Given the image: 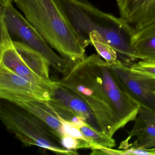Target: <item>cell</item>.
Returning <instances> with one entry per match:
<instances>
[{
	"label": "cell",
	"mask_w": 155,
	"mask_h": 155,
	"mask_svg": "<svg viewBox=\"0 0 155 155\" xmlns=\"http://www.w3.org/2000/svg\"><path fill=\"white\" fill-rule=\"evenodd\" d=\"M133 73L155 80V60H140L130 66Z\"/></svg>",
	"instance_id": "obj_17"
},
{
	"label": "cell",
	"mask_w": 155,
	"mask_h": 155,
	"mask_svg": "<svg viewBox=\"0 0 155 155\" xmlns=\"http://www.w3.org/2000/svg\"><path fill=\"white\" fill-rule=\"evenodd\" d=\"M97 55L92 54L73 64L59 81L87 104L103 131L113 137L122 127L101 82L97 67Z\"/></svg>",
	"instance_id": "obj_3"
},
{
	"label": "cell",
	"mask_w": 155,
	"mask_h": 155,
	"mask_svg": "<svg viewBox=\"0 0 155 155\" xmlns=\"http://www.w3.org/2000/svg\"><path fill=\"white\" fill-rule=\"evenodd\" d=\"M0 67H4L37 85L50 89V86L30 68L19 54L2 17H0Z\"/></svg>",
	"instance_id": "obj_8"
},
{
	"label": "cell",
	"mask_w": 155,
	"mask_h": 155,
	"mask_svg": "<svg viewBox=\"0 0 155 155\" xmlns=\"http://www.w3.org/2000/svg\"><path fill=\"white\" fill-rule=\"evenodd\" d=\"M0 93L21 95L46 102L51 98L50 89L37 85L2 67H0Z\"/></svg>",
	"instance_id": "obj_12"
},
{
	"label": "cell",
	"mask_w": 155,
	"mask_h": 155,
	"mask_svg": "<svg viewBox=\"0 0 155 155\" xmlns=\"http://www.w3.org/2000/svg\"><path fill=\"white\" fill-rule=\"evenodd\" d=\"M14 46L27 65L38 76L51 86L52 81L49 76V63L38 51L27 45L17 41H13Z\"/></svg>",
	"instance_id": "obj_13"
},
{
	"label": "cell",
	"mask_w": 155,
	"mask_h": 155,
	"mask_svg": "<svg viewBox=\"0 0 155 155\" xmlns=\"http://www.w3.org/2000/svg\"><path fill=\"white\" fill-rule=\"evenodd\" d=\"M0 119L7 129L27 147L37 146L63 155H77L63 147L60 140L40 119L16 104L2 99Z\"/></svg>",
	"instance_id": "obj_4"
},
{
	"label": "cell",
	"mask_w": 155,
	"mask_h": 155,
	"mask_svg": "<svg viewBox=\"0 0 155 155\" xmlns=\"http://www.w3.org/2000/svg\"></svg>",
	"instance_id": "obj_23"
},
{
	"label": "cell",
	"mask_w": 155,
	"mask_h": 155,
	"mask_svg": "<svg viewBox=\"0 0 155 155\" xmlns=\"http://www.w3.org/2000/svg\"><path fill=\"white\" fill-rule=\"evenodd\" d=\"M50 90V100L48 102L50 107L70 111L83 119L96 130L103 131L91 109L77 94L62 86L59 81H52Z\"/></svg>",
	"instance_id": "obj_7"
},
{
	"label": "cell",
	"mask_w": 155,
	"mask_h": 155,
	"mask_svg": "<svg viewBox=\"0 0 155 155\" xmlns=\"http://www.w3.org/2000/svg\"><path fill=\"white\" fill-rule=\"evenodd\" d=\"M110 66L122 89L140 105L155 111V80L133 73L119 60Z\"/></svg>",
	"instance_id": "obj_6"
},
{
	"label": "cell",
	"mask_w": 155,
	"mask_h": 155,
	"mask_svg": "<svg viewBox=\"0 0 155 155\" xmlns=\"http://www.w3.org/2000/svg\"><path fill=\"white\" fill-rule=\"evenodd\" d=\"M89 38L98 54L108 64L113 65L119 60L116 51L100 33L93 31L90 33Z\"/></svg>",
	"instance_id": "obj_15"
},
{
	"label": "cell",
	"mask_w": 155,
	"mask_h": 155,
	"mask_svg": "<svg viewBox=\"0 0 155 155\" xmlns=\"http://www.w3.org/2000/svg\"><path fill=\"white\" fill-rule=\"evenodd\" d=\"M0 98L16 104L40 119L50 128L60 140L65 135L58 115L50 107L48 102L9 93H0Z\"/></svg>",
	"instance_id": "obj_10"
},
{
	"label": "cell",
	"mask_w": 155,
	"mask_h": 155,
	"mask_svg": "<svg viewBox=\"0 0 155 155\" xmlns=\"http://www.w3.org/2000/svg\"><path fill=\"white\" fill-rule=\"evenodd\" d=\"M60 140L63 147L69 150H75L82 148L91 149L92 147L91 144L87 140L76 138L68 135H64Z\"/></svg>",
	"instance_id": "obj_18"
},
{
	"label": "cell",
	"mask_w": 155,
	"mask_h": 155,
	"mask_svg": "<svg viewBox=\"0 0 155 155\" xmlns=\"http://www.w3.org/2000/svg\"><path fill=\"white\" fill-rule=\"evenodd\" d=\"M80 129L92 146L91 150L99 148H112L116 146L113 137L103 131L96 130L87 123L81 127Z\"/></svg>",
	"instance_id": "obj_16"
},
{
	"label": "cell",
	"mask_w": 155,
	"mask_h": 155,
	"mask_svg": "<svg viewBox=\"0 0 155 155\" xmlns=\"http://www.w3.org/2000/svg\"><path fill=\"white\" fill-rule=\"evenodd\" d=\"M134 127L127 139L120 143L119 149L155 147V111L140 105Z\"/></svg>",
	"instance_id": "obj_9"
},
{
	"label": "cell",
	"mask_w": 155,
	"mask_h": 155,
	"mask_svg": "<svg viewBox=\"0 0 155 155\" xmlns=\"http://www.w3.org/2000/svg\"><path fill=\"white\" fill-rule=\"evenodd\" d=\"M120 17L135 31L155 23V0H115Z\"/></svg>",
	"instance_id": "obj_11"
},
{
	"label": "cell",
	"mask_w": 155,
	"mask_h": 155,
	"mask_svg": "<svg viewBox=\"0 0 155 155\" xmlns=\"http://www.w3.org/2000/svg\"><path fill=\"white\" fill-rule=\"evenodd\" d=\"M87 48L91 44L89 34L96 31L112 46L118 60L130 65L138 60L131 45L136 31L122 18L104 12L88 0H55Z\"/></svg>",
	"instance_id": "obj_1"
},
{
	"label": "cell",
	"mask_w": 155,
	"mask_h": 155,
	"mask_svg": "<svg viewBox=\"0 0 155 155\" xmlns=\"http://www.w3.org/2000/svg\"><path fill=\"white\" fill-rule=\"evenodd\" d=\"M58 116L60 121L62 124V129L65 135H68L71 137L79 139L84 140L89 142L87 139L84 136L79 128L76 127L71 122L63 119L58 115Z\"/></svg>",
	"instance_id": "obj_19"
},
{
	"label": "cell",
	"mask_w": 155,
	"mask_h": 155,
	"mask_svg": "<svg viewBox=\"0 0 155 155\" xmlns=\"http://www.w3.org/2000/svg\"><path fill=\"white\" fill-rule=\"evenodd\" d=\"M14 1L46 42L71 64L86 58V48L55 0Z\"/></svg>",
	"instance_id": "obj_2"
},
{
	"label": "cell",
	"mask_w": 155,
	"mask_h": 155,
	"mask_svg": "<svg viewBox=\"0 0 155 155\" xmlns=\"http://www.w3.org/2000/svg\"><path fill=\"white\" fill-rule=\"evenodd\" d=\"M1 4H7V3H12L14 0H0Z\"/></svg>",
	"instance_id": "obj_22"
},
{
	"label": "cell",
	"mask_w": 155,
	"mask_h": 155,
	"mask_svg": "<svg viewBox=\"0 0 155 155\" xmlns=\"http://www.w3.org/2000/svg\"><path fill=\"white\" fill-rule=\"evenodd\" d=\"M91 155H124L123 150H115L109 148H99L92 150Z\"/></svg>",
	"instance_id": "obj_21"
},
{
	"label": "cell",
	"mask_w": 155,
	"mask_h": 155,
	"mask_svg": "<svg viewBox=\"0 0 155 155\" xmlns=\"http://www.w3.org/2000/svg\"><path fill=\"white\" fill-rule=\"evenodd\" d=\"M131 45L138 59L155 60V23L137 31Z\"/></svg>",
	"instance_id": "obj_14"
},
{
	"label": "cell",
	"mask_w": 155,
	"mask_h": 155,
	"mask_svg": "<svg viewBox=\"0 0 155 155\" xmlns=\"http://www.w3.org/2000/svg\"><path fill=\"white\" fill-rule=\"evenodd\" d=\"M0 17L5 21L12 41L23 43L38 51L48 61L50 66L63 75L71 68L72 65L52 50L12 3L1 4Z\"/></svg>",
	"instance_id": "obj_5"
},
{
	"label": "cell",
	"mask_w": 155,
	"mask_h": 155,
	"mask_svg": "<svg viewBox=\"0 0 155 155\" xmlns=\"http://www.w3.org/2000/svg\"><path fill=\"white\" fill-rule=\"evenodd\" d=\"M124 155H155V147L147 149L144 148H132L123 150Z\"/></svg>",
	"instance_id": "obj_20"
}]
</instances>
